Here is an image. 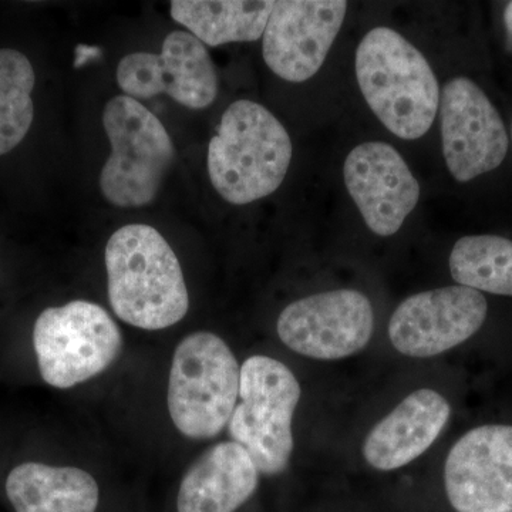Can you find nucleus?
I'll list each match as a JSON object with an SVG mask.
<instances>
[{"mask_svg":"<svg viewBox=\"0 0 512 512\" xmlns=\"http://www.w3.org/2000/svg\"><path fill=\"white\" fill-rule=\"evenodd\" d=\"M103 126L111 146L100 173L104 197L120 208L151 204L174 161L170 134L156 114L126 94L107 101Z\"/></svg>","mask_w":512,"mask_h":512,"instance_id":"39448f33","label":"nucleus"},{"mask_svg":"<svg viewBox=\"0 0 512 512\" xmlns=\"http://www.w3.org/2000/svg\"><path fill=\"white\" fill-rule=\"evenodd\" d=\"M487 312L483 293L467 286L416 293L400 303L390 318V342L404 356H437L476 335Z\"/></svg>","mask_w":512,"mask_h":512,"instance_id":"9b49d317","label":"nucleus"},{"mask_svg":"<svg viewBox=\"0 0 512 512\" xmlns=\"http://www.w3.org/2000/svg\"><path fill=\"white\" fill-rule=\"evenodd\" d=\"M288 131L266 107L234 101L208 146L212 187L229 204L245 205L274 194L292 161Z\"/></svg>","mask_w":512,"mask_h":512,"instance_id":"7ed1b4c3","label":"nucleus"},{"mask_svg":"<svg viewBox=\"0 0 512 512\" xmlns=\"http://www.w3.org/2000/svg\"><path fill=\"white\" fill-rule=\"evenodd\" d=\"M450 272L458 285L512 296V241L497 235L458 239L450 255Z\"/></svg>","mask_w":512,"mask_h":512,"instance_id":"6ab92c4d","label":"nucleus"},{"mask_svg":"<svg viewBox=\"0 0 512 512\" xmlns=\"http://www.w3.org/2000/svg\"><path fill=\"white\" fill-rule=\"evenodd\" d=\"M440 99L441 144L451 175L467 183L500 167L508 134L483 90L467 77H454Z\"/></svg>","mask_w":512,"mask_h":512,"instance_id":"9d476101","label":"nucleus"},{"mask_svg":"<svg viewBox=\"0 0 512 512\" xmlns=\"http://www.w3.org/2000/svg\"><path fill=\"white\" fill-rule=\"evenodd\" d=\"M504 22L505 26H507L508 37H510L512 42V2L505 9Z\"/></svg>","mask_w":512,"mask_h":512,"instance_id":"4be33fe9","label":"nucleus"},{"mask_svg":"<svg viewBox=\"0 0 512 512\" xmlns=\"http://www.w3.org/2000/svg\"><path fill=\"white\" fill-rule=\"evenodd\" d=\"M6 494L16 512H96L99 484L76 467L19 464L6 478Z\"/></svg>","mask_w":512,"mask_h":512,"instance_id":"f3484780","label":"nucleus"},{"mask_svg":"<svg viewBox=\"0 0 512 512\" xmlns=\"http://www.w3.org/2000/svg\"><path fill=\"white\" fill-rule=\"evenodd\" d=\"M259 470L244 447L222 441L192 463L178 490V512H235L254 495Z\"/></svg>","mask_w":512,"mask_h":512,"instance_id":"dca6fc26","label":"nucleus"},{"mask_svg":"<svg viewBox=\"0 0 512 512\" xmlns=\"http://www.w3.org/2000/svg\"><path fill=\"white\" fill-rule=\"evenodd\" d=\"M100 55V49L90 46H79L76 52V67L82 66L87 60Z\"/></svg>","mask_w":512,"mask_h":512,"instance_id":"412c9836","label":"nucleus"},{"mask_svg":"<svg viewBox=\"0 0 512 512\" xmlns=\"http://www.w3.org/2000/svg\"><path fill=\"white\" fill-rule=\"evenodd\" d=\"M33 348L45 383L70 389L109 369L123 350V336L106 309L72 301L40 313Z\"/></svg>","mask_w":512,"mask_h":512,"instance_id":"0eeeda50","label":"nucleus"},{"mask_svg":"<svg viewBox=\"0 0 512 512\" xmlns=\"http://www.w3.org/2000/svg\"><path fill=\"white\" fill-rule=\"evenodd\" d=\"M444 485L457 512L512 511V426L464 434L448 453Z\"/></svg>","mask_w":512,"mask_h":512,"instance_id":"ddd939ff","label":"nucleus"},{"mask_svg":"<svg viewBox=\"0 0 512 512\" xmlns=\"http://www.w3.org/2000/svg\"><path fill=\"white\" fill-rule=\"evenodd\" d=\"M109 301L128 325L170 328L187 315L190 296L177 255L156 228L124 225L106 245Z\"/></svg>","mask_w":512,"mask_h":512,"instance_id":"f257e3e1","label":"nucleus"},{"mask_svg":"<svg viewBox=\"0 0 512 512\" xmlns=\"http://www.w3.org/2000/svg\"><path fill=\"white\" fill-rule=\"evenodd\" d=\"M343 178L367 227L380 237L396 234L420 200V184L409 165L382 141L353 148Z\"/></svg>","mask_w":512,"mask_h":512,"instance_id":"4468645a","label":"nucleus"},{"mask_svg":"<svg viewBox=\"0 0 512 512\" xmlns=\"http://www.w3.org/2000/svg\"><path fill=\"white\" fill-rule=\"evenodd\" d=\"M451 407L440 393L420 389L370 430L363 457L370 467L392 471L426 453L450 419Z\"/></svg>","mask_w":512,"mask_h":512,"instance_id":"2eb2a0df","label":"nucleus"},{"mask_svg":"<svg viewBox=\"0 0 512 512\" xmlns=\"http://www.w3.org/2000/svg\"><path fill=\"white\" fill-rule=\"evenodd\" d=\"M346 10L348 2L342 0L275 2L262 36L269 69L286 82L312 79L342 29Z\"/></svg>","mask_w":512,"mask_h":512,"instance_id":"f8f14e48","label":"nucleus"},{"mask_svg":"<svg viewBox=\"0 0 512 512\" xmlns=\"http://www.w3.org/2000/svg\"><path fill=\"white\" fill-rule=\"evenodd\" d=\"M35 70L28 57L0 49V156L22 143L35 117Z\"/></svg>","mask_w":512,"mask_h":512,"instance_id":"aec40b11","label":"nucleus"},{"mask_svg":"<svg viewBox=\"0 0 512 512\" xmlns=\"http://www.w3.org/2000/svg\"><path fill=\"white\" fill-rule=\"evenodd\" d=\"M239 369L227 343L195 332L175 349L168 379V412L188 439L218 436L228 426L239 397Z\"/></svg>","mask_w":512,"mask_h":512,"instance_id":"20e7f679","label":"nucleus"},{"mask_svg":"<svg viewBox=\"0 0 512 512\" xmlns=\"http://www.w3.org/2000/svg\"><path fill=\"white\" fill-rule=\"evenodd\" d=\"M117 83L134 100L168 94L187 109H207L217 99L218 77L210 53L197 37L175 30L160 55L130 53L120 60Z\"/></svg>","mask_w":512,"mask_h":512,"instance_id":"1a4fd4ad","label":"nucleus"},{"mask_svg":"<svg viewBox=\"0 0 512 512\" xmlns=\"http://www.w3.org/2000/svg\"><path fill=\"white\" fill-rule=\"evenodd\" d=\"M505 512H512V511H505Z\"/></svg>","mask_w":512,"mask_h":512,"instance_id":"5701e85b","label":"nucleus"},{"mask_svg":"<svg viewBox=\"0 0 512 512\" xmlns=\"http://www.w3.org/2000/svg\"><path fill=\"white\" fill-rule=\"evenodd\" d=\"M301 386L288 366L268 356H252L241 367L239 403L228 423L232 441L248 451L259 473L278 476L293 451V413Z\"/></svg>","mask_w":512,"mask_h":512,"instance_id":"423d86ee","label":"nucleus"},{"mask_svg":"<svg viewBox=\"0 0 512 512\" xmlns=\"http://www.w3.org/2000/svg\"><path fill=\"white\" fill-rule=\"evenodd\" d=\"M375 328L369 298L353 289L316 293L286 306L278 319V335L299 355L339 360L366 348Z\"/></svg>","mask_w":512,"mask_h":512,"instance_id":"6e6552de","label":"nucleus"},{"mask_svg":"<svg viewBox=\"0 0 512 512\" xmlns=\"http://www.w3.org/2000/svg\"><path fill=\"white\" fill-rule=\"evenodd\" d=\"M274 6L272 0H173L170 13L202 45L217 47L261 39Z\"/></svg>","mask_w":512,"mask_h":512,"instance_id":"a211bd4d","label":"nucleus"},{"mask_svg":"<svg viewBox=\"0 0 512 512\" xmlns=\"http://www.w3.org/2000/svg\"><path fill=\"white\" fill-rule=\"evenodd\" d=\"M360 92L377 119L403 140L433 126L440 107L436 74L421 52L396 30H370L356 52Z\"/></svg>","mask_w":512,"mask_h":512,"instance_id":"f03ea898","label":"nucleus"}]
</instances>
